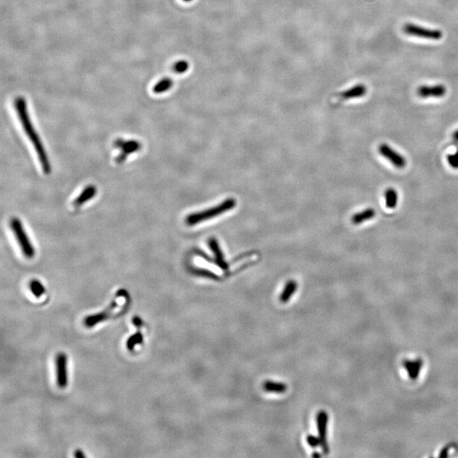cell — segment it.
<instances>
[{
	"label": "cell",
	"mask_w": 458,
	"mask_h": 458,
	"mask_svg": "<svg viewBox=\"0 0 458 458\" xmlns=\"http://www.w3.org/2000/svg\"><path fill=\"white\" fill-rule=\"evenodd\" d=\"M15 107L16 110L18 117H19L20 123L22 125L24 131L28 136L29 140L37 153L43 171L45 174H49L51 172L50 162L49 160L46 150L44 148V145L41 141L37 131L35 130L33 125L32 123L30 115L27 110V102L25 100V98L23 97H17L15 100Z\"/></svg>",
	"instance_id": "cell-1"
},
{
	"label": "cell",
	"mask_w": 458,
	"mask_h": 458,
	"mask_svg": "<svg viewBox=\"0 0 458 458\" xmlns=\"http://www.w3.org/2000/svg\"><path fill=\"white\" fill-rule=\"evenodd\" d=\"M236 206L235 199L229 198L225 201L221 203L218 206H214L212 209L206 210L199 213H193L186 218V224L188 226H195L207 220L212 219L216 216L222 215L230 210H232Z\"/></svg>",
	"instance_id": "cell-2"
},
{
	"label": "cell",
	"mask_w": 458,
	"mask_h": 458,
	"mask_svg": "<svg viewBox=\"0 0 458 458\" xmlns=\"http://www.w3.org/2000/svg\"><path fill=\"white\" fill-rule=\"evenodd\" d=\"M10 228L13 232L14 235L16 239L18 245L20 246L21 252L27 259H32L35 256V249L32 245L31 240L27 236V232L24 229L22 223L20 219L16 217H13L10 220Z\"/></svg>",
	"instance_id": "cell-3"
},
{
	"label": "cell",
	"mask_w": 458,
	"mask_h": 458,
	"mask_svg": "<svg viewBox=\"0 0 458 458\" xmlns=\"http://www.w3.org/2000/svg\"><path fill=\"white\" fill-rule=\"evenodd\" d=\"M208 245H209L210 249H212V251L214 254V259L210 258L209 256H206V254H204L202 252L199 253V256L203 257L204 259H206L208 262L215 264L216 266L220 267V269L223 270V271H227L229 269V264L225 261V257H224V255H223V251L221 249V247H220L217 240L215 238H212V239L208 240Z\"/></svg>",
	"instance_id": "cell-4"
},
{
	"label": "cell",
	"mask_w": 458,
	"mask_h": 458,
	"mask_svg": "<svg viewBox=\"0 0 458 458\" xmlns=\"http://www.w3.org/2000/svg\"><path fill=\"white\" fill-rule=\"evenodd\" d=\"M405 33L409 34L411 36H416V37H423V38H427V39H432V40H439L442 37V32L440 30H433V29H428L425 27H418L413 24L408 23L405 25L403 27Z\"/></svg>",
	"instance_id": "cell-5"
},
{
	"label": "cell",
	"mask_w": 458,
	"mask_h": 458,
	"mask_svg": "<svg viewBox=\"0 0 458 458\" xmlns=\"http://www.w3.org/2000/svg\"><path fill=\"white\" fill-rule=\"evenodd\" d=\"M56 381L61 389L66 387L68 384L67 357L65 353H59L56 357Z\"/></svg>",
	"instance_id": "cell-6"
},
{
	"label": "cell",
	"mask_w": 458,
	"mask_h": 458,
	"mask_svg": "<svg viewBox=\"0 0 458 458\" xmlns=\"http://www.w3.org/2000/svg\"><path fill=\"white\" fill-rule=\"evenodd\" d=\"M328 422V415L324 411H321L317 413V425L318 435L321 442V447L323 449L324 454H328L329 449L327 442V428Z\"/></svg>",
	"instance_id": "cell-7"
},
{
	"label": "cell",
	"mask_w": 458,
	"mask_h": 458,
	"mask_svg": "<svg viewBox=\"0 0 458 458\" xmlns=\"http://www.w3.org/2000/svg\"><path fill=\"white\" fill-rule=\"evenodd\" d=\"M118 304L116 303L115 300H113L112 304L110 305V307H107L105 311H103L101 312H98L97 314H94V315H91L89 317H86L84 320L85 326L87 327H92L97 325V324L101 323L103 321L106 320L108 319L111 314H112V311L117 307Z\"/></svg>",
	"instance_id": "cell-8"
},
{
	"label": "cell",
	"mask_w": 458,
	"mask_h": 458,
	"mask_svg": "<svg viewBox=\"0 0 458 458\" xmlns=\"http://www.w3.org/2000/svg\"><path fill=\"white\" fill-rule=\"evenodd\" d=\"M378 150H379L381 155L388 159L397 168L405 167L406 160H405L404 157L402 155H399L397 152L394 151V149H392L389 145H381L379 146Z\"/></svg>",
	"instance_id": "cell-9"
},
{
	"label": "cell",
	"mask_w": 458,
	"mask_h": 458,
	"mask_svg": "<svg viewBox=\"0 0 458 458\" xmlns=\"http://www.w3.org/2000/svg\"><path fill=\"white\" fill-rule=\"evenodd\" d=\"M117 148H121V155L117 158V162H124V159L132 152L137 151L140 148V144L138 142L131 140V141L124 142L122 140H117L115 143Z\"/></svg>",
	"instance_id": "cell-10"
},
{
	"label": "cell",
	"mask_w": 458,
	"mask_h": 458,
	"mask_svg": "<svg viewBox=\"0 0 458 458\" xmlns=\"http://www.w3.org/2000/svg\"><path fill=\"white\" fill-rule=\"evenodd\" d=\"M403 367L411 380H416L418 379L421 369L424 367V360L422 359L405 360H403Z\"/></svg>",
	"instance_id": "cell-11"
},
{
	"label": "cell",
	"mask_w": 458,
	"mask_h": 458,
	"mask_svg": "<svg viewBox=\"0 0 458 458\" xmlns=\"http://www.w3.org/2000/svg\"><path fill=\"white\" fill-rule=\"evenodd\" d=\"M445 88L442 85H437L433 87L422 86L418 89V95L422 98L428 97H442L445 94Z\"/></svg>",
	"instance_id": "cell-12"
},
{
	"label": "cell",
	"mask_w": 458,
	"mask_h": 458,
	"mask_svg": "<svg viewBox=\"0 0 458 458\" xmlns=\"http://www.w3.org/2000/svg\"><path fill=\"white\" fill-rule=\"evenodd\" d=\"M96 193H97V188L95 186H87L82 190V192L74 199L73 206L75 207H79V206L84 205L85 203L88 202L96 196Z\"/></svg>",
	"instance_id": "cell-13"
},
{
	"label": "cell",
	"mask_w": 458,
	"mask_h": 458,
	"mask_svg": "<svg viewBox=\"0 0 458 458\" xmlns=\"http://www.w3.org/2000/svg\"><path fill=\"white\" fill-rule=\"evenodd\" d=\"M366 94V88L362 84H358L355 86L353 88L348 89L346 91H344L340 95L342 99H350V98H358L361 97Z\"/></svg>",
	"instance_id": "cell-14"
},
{
	"label": "cell",
	"mask_w": 458,
	"mask_h": 458,
	"mask_svg": "<svg viewBox=\"0 0 458 458\" xmlns=\"http://www.w3.org/2000/svg\"><path fill=\"white\" fill-rule=\"evenodd\" d=\"M263 390L269 392V393H275V394H283L287 390L286 384L283 383H278V382H274V381H266L264 382L262 385Z\"/></svg>",
	"instance_id": "cell-15"
},
{
	"label": "cell",
	"mask_w": 458,
	"mask_h": 458,
	"mask_svg": "<svg viewBox=\"0 0 458 458\" xmlns=\"http://www.w3.org/2000/svg\"><path fill=\"white\" fill-rule=\"evenodd\" d=\"M296 282L294 281V280H290V281L287 283L286 286L284 287V290H283V292L281 294L280 300H281L283 303H287L290 298L293 296V294H294V292L296 291Z\"/></svg>",
	"instance_id": "cell-16"
},
{
	"label": "cell",
	"mask_w": 458,
	"mask_h": 458,
	"mask_svg": "<svg viewBox=\"0 0 458 458\" xmlns=\"http://www.w3.org/2000/svg\"><path fill=\"white\" fill-rule=\"evenodd\" d=\"M375 216V211L373 209H367L361 212V213H358L357 214H355L352 218H351V221L354 224H360V223H362L365 221H367V220H370L374 217Z\"/></svg>",
	"instance_id": "cell-17"
},
{
	"label": "cell",
	"mask_w": 458,
	"mask_h": 458,
	"mask_svg": "<svg viewBox=\"0 0 458 458\" xmlns=\"http://www.w3.org/2000/svg\"><path fill=\"white\" fill-rule=\"evenodd\" d=\"M384 197H385V201H386V206L391 208V209H393L394 208L396 205H397V200H398V196L397 193L396 191L393 189H389L385 191V194H384Z\"/></svg>",
	"instance_id": "cell-18"
},
{
	"label": "cell",
	"mask_w": 458,
	"mask_h": 458,
	"mask_svg": "<svg viewBox=\"0 0 458 458\" xmlns=\"http://www.w3.org/2000/svg\"><path fill=\"white\" fill-rule=\"evenodd\" d=\"M172 87V81L168 78H165L155 85L153 91L155 94H162L169 90Z\"/></svg>",
	"instance_id": "cell-19"
},
{
	"label": "cell",
	"mask_w": 458,
	"mask_h": 458,
	"mask_svg": "<svg viewBox=\"0 0 458 458\" xmlns=\"http://www.w3.org/2000/svg\"><path fill=\"white\" fill-rule=\"evenodd\" d=\"M29 286H30L31 292L36 298H40L45 293V288L43 285V283H40V281L38 280H32Z\"/></svg>",
	"instance_id": "cell-20"
},
{
	"label": "cell",
	"mask_w": 458,
	"mask_h": 458,
	"mask_svg": "<svg viewBox=\"0 0 458 458\" xmlns=\"http://www.w3.org/2000/svg\"><path fill=\"white\" fill-rule=\"evenodd\" d=\"M144 341V337H143V334L140 333V332H137L135 334H132L131 337H129L127 341V348H128V350L130 351H132L134 350L135 347L138 344H140L143 343Z\"/></svg>",
	"instance_id": "cell-21"
},
{
	"label": "cell",
	"mask_w": 458,
	"mask_h": 458,
	"mask_svg": "<svg viewBox=\"0 0 458 458\" xmlns=\"http://www.w3.org/2000/svg\"><path fill=\"white\" fill-rule=\"evenodd\" d=\"M192 273L197 276L202 277L209 279L217 280L218 276L215 273L211 272L209 270L202 269V268H193Z\"/></svg>",
	"instance_id": "cell-22"
},
{
	"label": "cell",
	"mask_w": 458,
	"mask_h": 458,
	"mask_svg": "<svg viewBox=\"0 0 458 458\" xmlns=\"http://www.w3.org/2000/svg\"><path fill=\"white\" fill-rule=\"evenodd\" d=\"M188 69H189V63L185 61H178L173 65V71L179 74L184 73Z\"/></svg>",
	"instance_id": "cell-23"
},
{
	"label": "cell",
	"mask_w": 458,
	"mask_h": 458,
	"mask_svg": "<svg viewBox=\"0 0 458 458\" xmlns=\"http://www.w3.org/2000/svg\"><path fill=\"white\" fill-rule=\"evenodd\" d=\"M307 443L312 448H316L318 445H321L320 439L317 438L314 435H308L307 436Z\"/></svg>",
	"instance_id": "cell-24"
},
{
	"label": "cell",
	"mask_w": 458,
	"mask_h": 458,
	"mask_svg": "<svg viewBox=\"0 0 458 458\" xmlns=\"http://www.w3.org/2000/svg\"><path fill=\"white\" fill-rule=\"evenodd\" d=\"M448 162L453 168H458V151L454 155H448Z\"/></svg>",
	"instance_id": "cell-25"
},
{
	"label": "cell",
	"mask_w": 458,
	"mask_h": 458,
	"mask_svg": "<svg viewBox=\"0 0 458 458\" xmlns=\"http://www.w3.org/2000/svg\"><path fill=\"white\" fill-rule=\"evenodd\" d=\"M453 447H455L453 445H446L445 448L443 449L442 452H441L439 457H440V458H445V457H447V456L449 455V452L451 451V449L453 448Z\"/></svg>",
	"instance_id": "cell-26"
},
{
	"label": "cell",
	"mask_w": 458,
	"mask_h": 458,
	"mask_svg": "<svg viewBox=\"0 0 458 458\" xmlns=\"http://www.w3.org/2000/svg\"><path fill=\"white\" fill-rule=\"evenodd\" d=\"M132 324H133V325L136 326V327H141L142 325H143V321H142L140 317H135L134 318L132 319Z\"/></svg>",
	"instance_id": "cell-27"
},
{
	"label": "cell",
	"mask_w": 458,
	"mask_h": 458,
	"mask_svg": "<svg viewBox=\"0 0 458 458\" xmlns=\"http://www.w3.org/2000/svg\"><path fill=\"white\" fill-rule=\"evenodd\" d=\"M74 456L76 458H85L84 453L81 450H77L75 452Z\"/></svg>",
	"instance_id": "cell-28"
},
{
	"label": "cell",
	"mask_w": 458,
	"mask_h": 458,
	"mask_svg": "<svg viewBox=\"0 0 458 458\" xmlns=\"http://www.w3.org/2000/svg\"><path fill=\"white\" fill-rule=\"evenodd\" d=\"M312 457H314V458H316V457H317V458H320L321 455L319 454V453H314V454H312Z\"/></svg>",
	"instance_id": "cell-29"
},
{
	"label": "cell",
	"mask_w": 458,
	"mask_h": 458,
	"mask_svg": "<svg viewBox=\"0 0 458 458\" xmlns=\"http://www.w3.org/2000/svg\"><path fill=\"white\" fill-rule=\"evenodd\" d=\"M454 138L458 141V131H456L455 134H454Z\"/></svg>",
	"instance_id": "cell-30"
},
{
	"label": "cell",
	"mask_w": 458,
	"mask_h": 458,
	"mask_svg": "<svg viewBox=\"0 0 458 458\" xmlns=\"http://www.w3.org/2000/svg\"><path fill=\"white\" fill-rule=\"evenodd\" d=\"M183 1H185V2H189V1H191V0H183Z\"/></svg>",
	"instance_id": "cell-31"
}]
</instances>
